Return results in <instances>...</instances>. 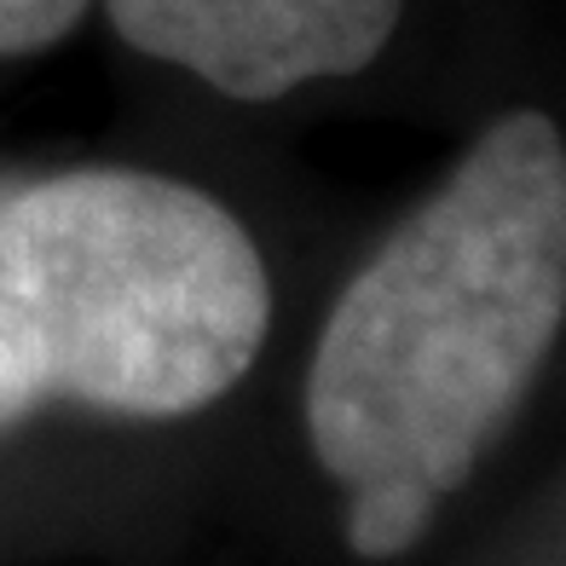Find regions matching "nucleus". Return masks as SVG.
I'll list each match as a JSON object with an SVG mask.
<instances>
[{
	"instance_id": "3",
	"label": "nucleus",
	"mask_w": 566,
	"mask_h": 566,
	"mask_svg": "<svg viewBox=\"0 0 566 566\" xmlns=\"http://www.w3.org/2000/svg\"><path fill=\"white\" fill-rule=\"evenodd\" d=\"M105 12L145 59L231 98H277L358 75L388 46L405 0H105Z\"/></svg>"
},
{
	"instance_id": "2",
	"label": "nucleus",
	"mask_w": 566,
	"mask_h": 566,
	"mask_svg": "<svg viewBox=\"0 0 566 566\" xmlns=\"http://www.w3.org/2000/svg\"><path fill=\"white\" fill-rule=\"evenodd\" d=\"M261 249L163 174L75 168L0 186V428L46 399L186 417L266 342Z\"/></svg>"
},
{
	"instance_id": "1",
	"label": "nucleus",
	"mask_w": 566,
	"mask_h": 566,
	"mask_svg": "<svg viewBox=\"0 0 566 566\" xmlns=\"http://www.w3.org/2000/svg\"><path fill=\"white\" fill-rule=\"evenodd\" d=\"M560 313L566 145L549 116L514 111L336 301L306 376L318 462L353 492L440 503L526 394Z\"/></svg>"
},
{
	"instance_id": "4",
	"label": "nucleus",
	"mask_w": 566,
	"mask_h": 566,
	"mask_svg": "<svg viewBox=\"0 0 566 566\" xmlns=\"http://www.w3.org/2000/svg\"><path fill=\"white\" fill-rule=\"evenodd\" d=\"M428 521H433V497L410 492V485H365V492H353L347 537L365 560H388L417 544Z\"/></svg>"
},
{
	"instance_id": "5",
	"label": "nucleus",
	"mask_w": 566,
	"mask_h": 566,
	"mask_svg": "<svg viewBox=\"0 0 566 566\" xmlns=\"http://www.w3.org/2000/svg\"><path fill=\"white\" fill-rule=\"evenodd\" d=\"M87 0H0V59L41 53L75 30Z\"/></svg>"
}]
</instances>
